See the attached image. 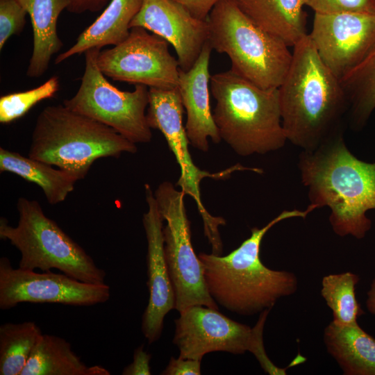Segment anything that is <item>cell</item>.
Masks as SVG:
<instances>
[{"label":"cell","mask_w":375,"mask_h":375,"mask_svg":"<svg viewBox=\"0 0 375 375\" xmlns=\"http://www.w3.org/2000/svg\"><path fill=\"white\" fill-rule=\"evenodd\" d=\"M149 107L146 113L148 125L151 128L159 130L164 135L170 151L180 167L181 174L176 186L195 201L198 212L203 222L205 236L212 247V253H222V242L219 226L226 224L221 217L211 215L201 199L200 183L205 178L226 179L236 171H251L262 174L258 167H248L238 163L225 170L210 173L200 169L193 162L189 151L190 142L183 124L184 107L178 88L161 89L149 88Z\"/></svg>","instance_id":"8"},{"label":"cell","mask_w":375,"mask_h":375,"mask_svg":"<svg viewBox=\"0 0 375 375\" xmlns=\"http://www.w3.org/2000/svg\"><path fill=\"white\" fill-rule=\"evenodd\" d=\"M317 206L304 210H284L265 226L251 229V235L225 256L200 253L208 291L213 300L228 310L252 315L270 309L281 297L297 290L295 274L266 267L260 257L262 240L278 222L293 217L306 218Z\"/></svg>","instance_id":"3"},{"label":"cell","mask_w":375,"mask_h":375,"mask_svg":"<svg viewBox=\"0 0 375 375\" xmlns=\"http://www.w3.org/2000/svg\"><path fill=\"white\" fill-rule=\"evenodd\" d=\"M340 83L347 99L352 126L361 129L375 109V49Z\"/></svg>","instance_id":"24"},{"label":"cell","mask_w":375,"mask_h":375,"mask_svg":"<svg viewBox=\"0 0 375 375\" xmlns=\"http://www.w3.org/2000/svg\"><path fill=\"white\" fill-rule=\"evenodd\" d=\"M298 167L310 203L331 210L334 233L364 238L372 224L367 212L375 210V162L356 158L340 132L313 150H302Z\"/></svg>","instance_id":"1"},{"label":"cell","mask_w":375,"mask_h":375,"mask_svg":"<svg viewBox=\"0 0 375 375\" xmlns=\"http://www.w3.org/2000/svg\"><path fill=\"white\" fill-rule=\"evenodd\" d=\"M144 190L148 210L143 215L142 224L147 242V285L149 297L142 317L141 329L149 344H152L160 338L165 317L175 309V295L165 258L164 219L150 185L146 183Z\"/></svg>","instance_id":"15"},{"label":"cell","mask_w":375,"mask_h":375,"mask_svg":"<svg viewBox=\"0 0 375 375\" xmlns=\"http://www.w3.org/2000/svg\"><path fill=\"white\" fill-rule=\"evenodd\" d=\"M184 7L194 17L207 20L208 17L219 0H172Z\"/></svg>","instance_id":"32"},{"label":"cell","mask_w":375,"mask_h":375,"mask_svg":"<svg viewBox=\"0 0 375 375\" xmlns=\"http://www.w3.org/2000/svg\"><path fill=\"white\" fill-rule=\"evenodd\" d=\"M29 15L33 32V50L26 76L38 78L48 69L52 56L63 43L57 33V22L70 0H17Z\"/></svg>","instance_id":"20"},{"label":"cell","mask_w":375,"mask_h":375,"mask_svg":"<svg viewBox=\"0 0 375 375\" xmlns=\"http://www.w3.org/2000/svg\"><path fill=\"white\" fill-rule=\"evenodd\" d=\"M366 307L368 311L375 316V276L374 277L369 290L367 292Z\"/></svg>","instance_id":"34"},{"label":"cell","mask_w":375,"mask_h":375,"mask_svg":"<svg viewBox=\"0 0 375 375\" xmlns=\"http://www.w3.org/2000/svg\"><path fill=\"white\" fill-rule=\"evenodd\" d=\"M110 286L88 283L64 273L14 268L5 256L0 258V308L6 310L21 303H58L91 306L109 300Z\"/></svg>","instance_id":"13"},{"label":"cell","mask_w":375,"mask_h":375,"mask_svg":"<svg viewBox=\"0 0 375 375\" xmlns=\"http://www.w3.org/2000/svg\"><path fill=\"white\" fill-rule=\"evenodd\" d=\"M42 334L34 322L0 326V374L21 375Z\"/></svg>","instance_id":"25"},{"label":"cell","mask_w":375,"mask_h":375,"mask_svg":"<svg viewBox=\"0 0 375 375\" xmlns=\"http://www.w3.org/2000/svg\"><path fill=\"white\" fill-rule=\"evenodd\" d=\"M185 195L169 181L161 183L154 192L158 209L167 223L162 228L164 253L174 291L175 309L180 312L194 305L218 309L208 291L203 265L192 247Z\"/></svg>","instance_id":"11"},{"label":"cell","mask_w":375,"mask_h":375,"mask_svg":"<svg viewBox=\"0 0 375 375\" xmlns=\"http://www.w3.org/2000/svg\"><path fill=\"white\" fill-rule=\"evenodd\" d=\"M151 358V354L144 351V345L139 346L134 351L133 362L125 367L122 374L123 375H150Z\"/></svg>","instance_id":"31"},{"label":"cell","mask_w":375,"mask_h":375,"mask_svg":"<svg viewBox=\"0 0 375 375\" xmlns=\"http://www.w3.org/2000/svg\"><path fill=\"white\" fill-rule=\"evenodd\" d=\"M142 27L162 38L174 47L180 69L188 71L208 40L207 20L194 17L172 0H144L130 28Z\"/></svg>","instance_id":"16"},{"label":"cell","mask_w":375,"mask_h":375,"mask_svg":"<svg viewBox=\"0 0 375 375\" xmlns=\"http://www.w3.org/2000/svg\"><path fill=\"white\" fill-rule=\"evenodd\" d=\"M308 35L322 60L340 81L375 49V12L315 13Z\"/></svg>","instance_id":"14"},{"label":"cell","mask_w":375,"mask_h":375,"mask_svg":"<svg viewBox=\"0 0 375 375\" xmlns=\"http://www.w3.org/2000/svg\"><path fill=\"white\" fill-rule=\"evenodd\" d=\"M328 353L345 375H375V338L358 324L338 325L331 322L324 329Z\"/></svg>","instance_id":"21"},{"label":"cell","mask_w":375,"mask_h":375,"mask_svg":"<svg viewBox=\"0 0 375 375\" xmlns=\"http://www.w3.org/2000/svg\"><path fill=\"white\" fill-rule=\"evenodd\" d=\"M100 365L88 366L74 352L71 344L42 333L21 375H110Z\"/></svg>","instance_id":"22"},{"label":"cell","mask_w":375,"mask_h":375,"mask_svg":"<svg viewBox=\"0 0 375 375\" xmlns=\"http://www.w3.org/2000/svg\"><path fill=\"white\" fill-rule=\"evenodd\" d=\"M210 88L222 140L238 155H262L284 147L278 88H260L231 69L212 74Z\"/></svg>","instance_id":"4"},{"label":"cell","mask_w":375,"mask_h":375,"mask_svg":"<svg viewBox=\"0 0 375 375\" xmlns=\"http://www.w3.org/2000/svg\"><path fill=\"white\" fill-rule=\"evenodd\" d=\"M359 281L360 277L351 272L323 277L321 295L332 310L333 323L354 325L358 324V317L365 314L356 296Z\"/></svg>","instance_id":"26"},{"label":"cell","mask_w":375,"mask_h":375,"mask_svg":"<svg viewBox=\"0 0 375 375\" xmlns=\"http://www.w3.org/2000/svg\"><path fill=\"white\" fill-rule=\"evenodd\" d=\"M111 0H70L67 10L74 14L89 11L95 12L102 10Z\"/></svg>","instance_id":"33"},{"label":"cell","mask_w":375,"mask_h":375,"mask_svg":"<svg viewBox=\"0 0 375 375\" xmlns=\"http://www.w3.org/2000/svg\"><path fill=\"white\" fill-rule=\"evenodd\" d=\"M278 90L283 127L292 144L311 151L340 133L339 122L348 108L346 94L308 33L293 47Z\"/></svg>","instance_id":"2"},{"label":"cell","mask_w":375,"mask_h":375,"mask_svg":"<svg viewBox=\"0 0 375 375\" xmlns=\"http://www.w3.org/2000/svg\"><path fill=\"white\" fill-rule=\"evenodd\" d=\"M207 22L208 43L228 56L233 72L260 88H279L292 60L288 45L256 25L233 0H219Z\"/></svg>","instance_id":"6"},{"label":"cell","mask_w":375,"mask_h":375,"mask_svg":"<svg viewBox=\"0 0 375 375\" xmlns=\"http://www.w3.org/2000/svg\"><path fill=\"white\" fill-rule=\"evenodd\" d=\"M269 310L261 312L256 324L251 328L228 318L218 309L201 305L186 308L174 321L173 343L179 350L178 357L201 361L210 352L242 354L248 351L266 373L278 374L281 368L268 358L263 344V329Z\"/></svg>","instance_id":"9"},{"label":"cell","mask_w":375,"mask_h":375,"mask_svg":"<svg viewBox=\"0 0 375 375\" xmlns=\"http://www.w3.org/2000/svg\"><path fill=\"white\" fill-rule=\"evenodd\" d=\"M315 13L375 12V0H303Z\"/></svg>","instance_id":"29"},{"label":"cell","mask_w":375,"mask_h":375,"mask_svg":"<svg viewBox=\"0 0 375 375\" xmlns=\"http://www.w3.org/2000/svg\"><path fill=\"white\" fill-rule=\"evenodd\" d=\"M162 375H200L201 361L178 357H172L167 367L162 372Z\"/></svg>","instance_id":"30"},{"label":"cell","mask_w":375,"mask_h":375,"mask_svg":"<svg viewBox=\"0 0 375 375\" xmlns=\"http://www.w3.org/2000/svg\"><path fill=\"white\" fill-rule=\"evenodd\" d=\"M137 151L136 144L112 128L60 104L45 107L38 116L28 156L80 180L97 159Z\"/></svg>","instance_id":"5"},{"label":"cell","mask_w":375,"mask_h":375,"mask_svg":"<svg viewBox=\"0 0 375 375\" xmlns=\"http://www.w3.org/2000/svg\"><path fill=\"white\" fill-rule=\"evenodd\" d=\"M256 25L293 47L307 33L303 0H233Z\"/></svg>","instance_id":"18"},{"label":"cell","mask_w":375,"mask_h":375,"mask_svg":"<svg viewBox=\"0 0 375 375\" xmlns=\"http://www.w3.org/2000/svg\"><path fill=\"white\" fill-rule=\"evenodd\" d=\"M16 226L0 219V238L8 240L21 253L18 267L42 272L52 269L78 281L105 283L106 273L55 221L44 214L35 200L20 197Z\"/></svg>","instance_id":"7"},{"label":"cell","mask_w":375,"mask_h":375,"mask_svg":"<svg viewBox=\"0 0 375 375\" xmlns=\"http://www.w3.org/2000/svg\"><path fill=\"white\" fill-rule=\"evenodd\" d=\"M162 38L142 27H133L125 40L100 51L97 58L101 72L114 81L142 84L149 88H178L180 67Z\"/></svg>","instance_id":"12"},{"label":"cell","mask_w":375,"mask_h":375,"mask_svg":"<svg viewBox=\"0 0 375 375\" xmlns=\"http://www.w3.org/2000/svg\"><path fill=\"white\" fill-rule=\"evenodd\" d=\"M59 88V77L53 76L33 89L1 97L0 122L8 124L22 117L40 101L54 97Z\"/></svg>","instance_id":"27"},{"label":"cell","mask_w":375,"mask_h":375,"mask_svg":"<svg viewBox=\"0 0 375 375\" xmlns=\"http://www.w3.org/2000/svg\"><path fill=\"white\" fill-rule=\"evenodd\" d=\"M27 14L17 0H0L1 50L10 36L23 31Z\"/></svg>","instance_id":"28"},{"label":"cell","mask_w":375,"mask_h":375,"mask_svg":"<svg viewBox=\"0 0 375 375\" xmlns=\"http://www.w3.org/2000/svg\"><path fill=\"white\" fill-rule=\"evenodd\" d=\"M0 172L13 173L37 184L51 205L65 201L78 181L75 175L67 171L56 169L44 162L2 147L0 148Z\"/></svg>","instance_id":"23"},{"label":"cell","mask_w":375,"mask_h":375,"mask_svg":"<svg viewBox=\"0 0 375 375\" xmlns=\"http://www.w3.org/2000/svg\"><path fill=\"white\" fill-rule=\"evenodd\" d=\"M100 51L92 48L84 53L85 65L80 87L63 105L112 128L135 144L149 143L152 133L145 113L148 87L136 84L134 90L129 92L112 85L97 65Z\"/></svg>","instance_id":"10"},{"label":"cell","mask_w":375,"mask_h":375,"mask_svg":"<svg viewBox=\"0 0 375 375\" xmlns=\"http://www.w3.org/2000/svg\"><path fill=\"white\" fill-rule=\"evenodd\" d=\"M212 49L207 42L192 67L180 69L178 89L187 113L185 126L191 144L201 151L209 149L208 138L213 143L222 141L210 108L209 64Z\"/></svg>","instance_id":"17"},{"label":"cell","mask_w":375,"mask_h":375,"mask_svg":"<svg viewBox=\"0 0 375 375\" xmlns=\"http://www.w3.org/2000/svg\"><path fill=\"white\" fill-rule=\"evenodd\" d=\"M143 1L111 0L101 15L79 35L76 43L56 57L55 64L92 48L122 42L128 36L131 22L140 10Z\"/></svg>","instance_id":"19"}]
</instances>
